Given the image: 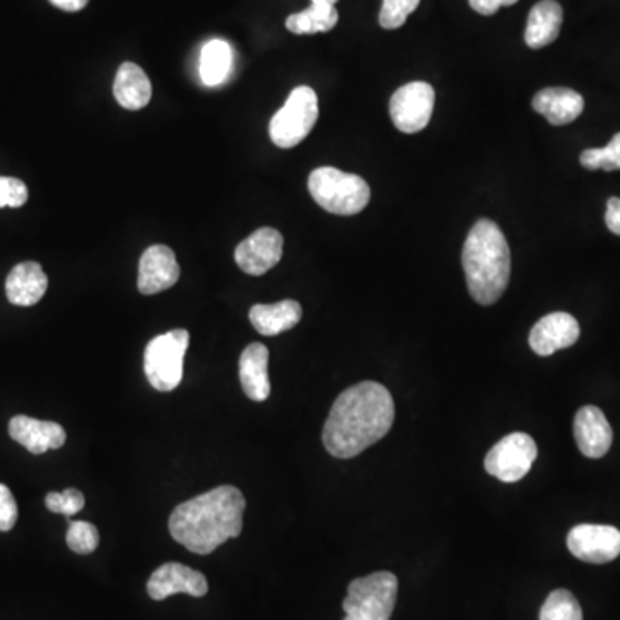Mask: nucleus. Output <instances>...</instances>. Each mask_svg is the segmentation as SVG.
I'll use <instances>...</instances> for the list:
<instances>
[{"label": "nucleus", "instance_id": "6e6552de", "mask_svg": "<svg viewBox=\"0 0 620 620\" xmlns=\"http://www.w3.org/2000/svg\"><path fill=\"white\" fill-rule=\"evenodd\" d=\"M537 457V443L529 434L512 433L491 448L484 459V469L502 482H517L531 471Z\"/></svg>", "mask_w": 620, "mask_h": 620}, {"label": "nucleus", "instance_id": "2f4dec72", "mask_svg": "<svg viewBox=\"0 0 620 620\" xmlns=\"http://www.w3.org/2000/svg\"><path fill=\"white\" fill-rule=\"evenodd\" d=\"M519 0H469V4L476 12L482 16H491L503 8V6H513Z\"/></svg>", "mask_w": 620, "mask_h": 620}, {"label": "nucleus", "instance_id": "aec40b11", "mask_svg": "<svg viewBox=\"0 0 620 620\" xmlns=\"http://www.w3.org/2000/svg\"><path fill=\"white\" fill-rule=\"evenodd\" d=\"M249 318L257 333L276 337L299 324L302 319V307L297 300H281L271 306L257 303L250 309Z\"/></svg>", "mask_w": 620, "mask_h": 620}, {"label": "nucleus", "instance_id": "b1692460", "mask_svg": "<svg viewBox=\"0 0 620 620\" xmlns=\"http://www.w3.org/2000/svg\"><path fill=\"white\" fill-rule=\"evenodd\" d=\"M338 23V11L334 6L312 4L306 11L288 16V31L296 34L326 33Z\"/></svg>", "mask_w": 620, "mask_h": 620}, {"label": "nucleus", "instance_id": "c756f323", "mask_svg": "<svg viewBox=\"0 0 620 620\" xmlns=\"http://www.w3.org/2000/svg\"><path fill=\"white\" fill-rule=\"evenodd\" d=\"M28 188L18 178L0 177V207H21L27 203Z\"/></svg>", "mask_w": 620, "mask_h": 620}, {"label": "nucleus", "instance_id": "c85d7f7f", "mask_svg": "<svg viewBox=\"0 0 620 620\" xmlns=\"http://www.w3.org/2000/svg\"><path fill=\"white\" fill-rule=\"evenodd\" d=\"M46 507L52 513H62V516L71 517L74 513L81 512L84 507V497L77 488H69V490L52 491L46 497Z\"/></svg>", "mask_w": 620, "mask_h": 620}, {"label": "nucleus", "instance_id": "5701e85b", "mask_svg": "<svg viewBox=\"0 0 620 620\" xmlns=\"http://www.w3.org/2000/svg\"><path fill=\"white\" fill-rule=\"evenodd\" d=\"M233 52L224 40H211L200 54V78L207 87H218L230 77Z\"/></svg>", "mask_w": 620, "mask_h": 620}, {"label": "nucleus", "instance_id": "7c9ffc66", "mask_svg": "<svg viewBox=\"0 0 620 620\" xmlns=\"http://www.w3.org/2000/svg\"><path fill=\"white\" fill-rule=\"evenodd\" d=\"M18 522V503L12 491L6 484H0V531L8 532Z\"/></svg>", "mask_w": 620, "mask_h": 620}, {"label": "nucleus", "instance_id": "f8f14e48", "mask_svg": "<svg viewBox=\"0 0 620 620\" xmlns=\"http://www.w3.org/2000/svg\"><path fill=\"white\" fill-rule=\"evenodd\" d=\"M149 597L156 601L166 600L171 594L187 593L190 597L202 598L209 591L206 576L193 571L183 563L169 562L159 567L147 582Z\"/></svg>", "mask_w": 620, "mask_h": 620}, {"label": "nucleus", "instance_id": "4be33fe9", "mask_svg": "<svg viewBox=\"0 0 620 620\" xmlns=\"http://www.w3.org/2000/svg\"><path fill=\"white\" fill-rule=\"evenodd\" d=\"M562 6L556 0H541L529 12L526 43L531 49H543L559 39L562 28Z\"/></svg>", "mask_w": 620, "mask_h": 620}, {"label": "nucleus", "instance_id": "72a5a7b5", "mask_svg": "<svg viewBox=\"0 0 620 620\" xmlns=\"http://www.w3.org/2000/svg\"><path fill=\"white\" fill-rule=\"evenodd\" d=\"M49 2L61 11L68 12L81 11L89 4V0H49Z\"/></svg>", "mask_w": 620, "mask_h": 620}, {"label": "nucleus", "instance_id": "ddd939ff", "mask_svg": "<svg viewBox=\"0 0 620 620\" xmlns=\"http://www.w3.org/2000/svg\"><path fill=\"white\" fill-rule=\"evenodd\" d=\"M180 272L177 256L169 247H149L138 266V290L143 296L161 293L178 283Z\"/></svg>", "mask_w": 620, "mask_h": 620}, {"label": "nucleus", "instance_id": "4468645a", "mask_svg": "<svg viewBox=\"0 0 620 620\" xmlns=\"http://www.w3.org/2000/svg\"><path fill=\"white\" fill-rule=\"evenodd\" d=\"M581 328L574 316L553 312L534 324L529 334L532 352L540 357L553 356L559 350L569 349L579 340Z\"/></svg>", "mask_w": 620, "mask_h": 620}, {"label": "nucleus", "instance_id": "7ed1b4c3", "mask_svg": "<svg viewBox=\"0 0 620 620\" xmlns=\"http://www.w3.org/2000/svg\"><path fill=\"white\" fill-rule=\"evenodd\" d=\"M462 266L469 293L479 306H493L506 293L512 261L506 234L497 222H476L463 243Z\"/></svg>", "mask_w": 620, "mask_h": 620}, {"label": "nucleus", "instance_id": "39448f33", "mask_svg": "<svg viewBox=\"0 0 620 620\" xmlns=\"http://www.w3.org/2000/svg\"><path fill=\"white\" fill-rule=\"evenodd\" d=\"M399 594V579L391 572H374L353 579L343 600V620H390Z\"/></svg>", "mask_w": 620, "mask_h": 620}, {"label": "nucleus", "instance_id": "9b49d317", "mask_svg": "<svg viewBox=\"0 0 620 620\" xmlns=\"http://www.w3.org/2000/svg\"><path fill=\"white\" fill-rule=\"evenodd\" d=\"M283 243V234L280 231L274 228H261L241 241L234 250V261L247 274H266L281 261Z\"/></svg>", "mask_w": 620, "mask_h": 620}, {"label": "nucleus", "instance_id": "f257e3e1", "mask_svg": "<svg viewBox=\"0 0 620 620\" xmlns=\"http://www.w3.org/2000/svg\"><path fill=\"white\" fill-rule=\"evenodd\" d=\"M394 402L374 381L353 384L338 397L322 429V443L334 459H353L390 433Z\"/></svg>", "mask_w": 620, "mask_h": 620}, {"label": "nucleus", "instance_id": "0eeeda50", "mask_svg": "<svg viewBox=\"0 0 620 620\" xmlns=\"http://www.w3.org/2000/svg\"><path fill=\"white\" fill-rule=\"evenodd\" d=\"M190 344L187 330H172L149 341L143 368L149 383L158 391H172L183 379L184 353Z\"/></svg>", "mask_w": 620, "mask_h": 620}, {"label": "nucleus", "instance_id": "423d86ee", "mask_svg": "<svg viewBox=\"0 0 620 620\" xmlns=\"http://www.w3.org/2000/svg\"><path fill=\"white\" fill-rule=\"evenodd\" d=\"M318 118V93L310 87H297L288 96L283 108L272 116L269 124L272 143L280 149H293L306 140Z\"/></svg>", "mask_w": 620, "mask_h": 620}, {"label": "nucleus", "instance_id": "a878e982", "mask_svg": "<svg viewBox=\"0 0 620 620\" xmlns=\"http://www.w3.org/2000/svg\"><path fill=\"white\" fill-rule=\"evenodd\" d=\"M582 168L597 171H619L620 169V133L610 140L609 146L603 149H588L581 153Z\"/></svg>", "mask_w": 620, "mask_h": 620}, {"label": "nucleus", "instance_id": "6ab92c4d", "mask_svg": "<svg viewBox=\"0 0 620 620\" xmlns=\"http://www.w3.org/2000/svg\"><path fill=\"white\" fill-rule=\"evenodd\" d=\"M269 350L266 344L250 343L240 357V383L253 402H264L271 394L269 381Z\"/></svg>", "mask_w": 620, "mask_h": 620}, {"label": "nucleus", "instance_id": "f704fd0d", "mask_svg": "<svg viewBox=\"0 0 620 620\" xmlns=\"http://www.w3.org/2000/svg\"><path fill=\"white\" fill-rule=\"evenodd\" d=\"M338 0H312V4H328L334 6L337 4Z\"/></svg>", "mask_w": 620, "mask_h": 620}, {"label": "nucleus", "instance_id": "dca6fc26", "mask_svg": "<svg viewBox=\"0 0 620 620\" xmlns=\"http://www.w3.org/2000/svg\"><path fill=\"white\" fill-rule=\"evenodd\" d=\"M574 437L582 456L590 459H601L612 447V428L606 413L594 406L582 407L576 413Z\"/></svg>", "mask_w": 620, "mask_h": 620}, {"label": "nucleus", "instance_id": "412c9836", "mask_svg": "<svg viewBox=\"0 0 620 620\" xmlns=\"http://www.w3.org/2000/svg\"><path fill=\"white\" fill-rule=\"evenodd\" d=\"M114 97L121 108L140 111L152 99V83L140 66L124 62L114 78Z\"/></svg>", "mask_w": 620, "mask_h": 620}, {"label": "nucleus", "instance_id": "9d476101", "mask_svg": "<svg viewBox=\"0 0 620 620\" xmlns=\"http://www.w3.org/2000/svg\"><path fill=\"white\" fill-rule=\"evenodd\" d=\"M567 547L582 562H612L620 556V531L613 526L579 524L569 532Z\"/></svg>", "mask_w": 620, "mask_h": 620}, {"label": "nucleus", "instance_id": "f3484780", "mask_svg": "<svg viewBox=\"0 0 620 620\" xmlns=\"http://www.w3.org/2000/svg\"><path fill=\"white\" fill-rule=\"evenodd\" d=\"M49 288V278L39 262H21L12 268L6 280V296L12 306L31 307L39 303Z\"/></svg>", "mask_w": 620, "mask_h": 620}, {"label": "nucleus", "instance_id": "cd10ccee", "mask_svg": "<svg viewBox=\"0 0 620 620\" xmlns=\"http://www.w3.org/2000/svg\"><path fill=\"white\" fill-rule=\"evenodd\" d=\"M421 0H383L379 11V24L384 30H397L406 24L407 18L418 9Z\"/></svg>", "mask_w": 620, "mask_h": 620}, {"label": "nucleus", "instance_id": "393cba45", "mask_svg": "<svg viewBox=\"0 0 620 620\" xmlns=\"http://www.w3.org/2000/svg\"><path fill=\"white\" fill-rule=\"evenodd\" d=\"M540 620H582L581 606L571 591L556 590L541 607Z\"/></svg>", "mask_w": 620, "mask_h": 620}, {"label": "nucleus", "instance_id": "a211bd4d", "mask_svg": "<svg viewBox=\"0 0 620 620\" xmlns=\"http://www.w3.org/2000/svg\"><path fill=\"white\" fill-rule=\"evenodd\" d=\"M532 108L544 116L553 127L572 123L584 111V99L576 90L553 87L538 92L532 99Z\"/></svg>", "mask_w": 620, "mask_h": 620}, {"label": "nucleus", "instance_id": "473e14b6", "mask_svg": "<svg viewBox=\"0 0 620 620\" xmlns=\"http://www.w3.org/2000/svg\"><path fill=\"white\" fill-rule=\"evenodd\" d=\"M607 228L612 231L613 234H619L620 237V199L619 197H612V199L607 202V214H606Z\"/></svg>", "mask_w": 620, "mask_h": 620}, {"label": "nucleus", "instance_id": "20e7f679", "mask_svg": "<svg viewBox=\"0 0 620 620\" xmlns=\"http://www.w3.org/2000/svg\"><path fill=\"white\" fill-rule=\"evenodd\" d=\"M309 192L324 211L337 216H356L371 200L364 178L337 168H318L310 172Z\"/></svg>", "mask_w": 620, "mask_h": 620}, {"label": "nucleus", "instance_id": "1a4fd4ad", "mask_svg": "<svg viewBox=\"0 0 620 620\" xmlns=\"http://www.w3.org/2000/svg\"><path fill=\"white\" fill-rule=\"evenodd\" d=\"M434 90L426 81H412L397 90L390 100V116L402 133L413 134L424 130L434 109Z\"/></svg>", "mask_w": 620, "mask_h": 620}, {"label": "nucleus", "instance_id": "bb28decb", "mask_svg": "<svg viewBox=\"0 0 620 620\" xmlns=\"http://www.w3.org/2000/svg\"><path fill=\"white\" fill-rule=\"evenodd\" d=\"M99 529L87 521L69 522L68 534H66V543L78 556H89L99 547Z\"/></svg>", "mask_w": 620, "mask_h": 620}, {"label": "nucleus", "instance_id": "f03ea898", "mask_svg": "<svg viewBox=\"0 0 620 620\" xmlns=\"http://www.w3.org/2000/svg\"><path fill=\"white\" fill-rule=\"evenodd\" d=\"M246 497L224 484L181 503L169 517L172 540L197 556H209L243 529Z\"/></svg>", "mask_w": 620, "mask_h": 620}, {"label": "nucleus", "instance_id": "2eb2a0df", "mask_svg": "<svg viewBox=\"0 0 620 620\" xmlns=\"http://www.w3.org/2000/svg\"><path fill=\"white\" fill-rule=\"evenodd\" d=\"M9 437L33 456L58 450L66 443V431L58 422L39 421L28 416H16L9 422Z\"/></svg>", "mask_w": 620, "mask_h": 620}]
</instances>
